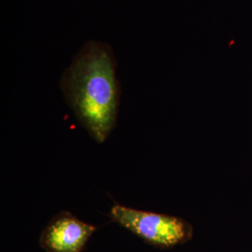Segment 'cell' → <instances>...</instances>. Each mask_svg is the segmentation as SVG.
<instances>
[{"mask_svg":"<svg viewBox=\"0 0 252 252\" xmlns=\"http://www.w3.org/2000/svg\"><path fill=\"white\" fill-rule=\"evenodd\" d=\"M109 216L146 243L160 249H171L186 243L193 234L192 226L181 218L138 210L119 204L111 207Z\"/></svg>","mask_w":252,"mask_h":252,"instance_id":"obj_2","label":"cell"},{"mask_svg":"<svg viewBox=\"0 0 252 252\" xmlns=\"http://www.w3.org/2000/svg\"><path fill=\"white\" fill-rule=\"evenodd\" d=\"M117 60L111 46L89 40L73 56L63 71L64 99L91 136L103 143L117 121L120 84Z\"/></svg>","mask_w":252,"mask_h":252,"instance_id":"obj_1","label":"cell"},{"mask_svg":"<svg viewBox=\"0 0 252 252\" xmlns=\"http://www.w3.org/2000/svg\"><path fill=\"white\" fill-rule=\"evenodd\" d=\"M96 227L63 211L54 217L39 237L46 252H81Z\"/></svg>","mask_w":252,"mask_h":252,"instance_id":"obj_3","label":"cell"}]
</instances>
